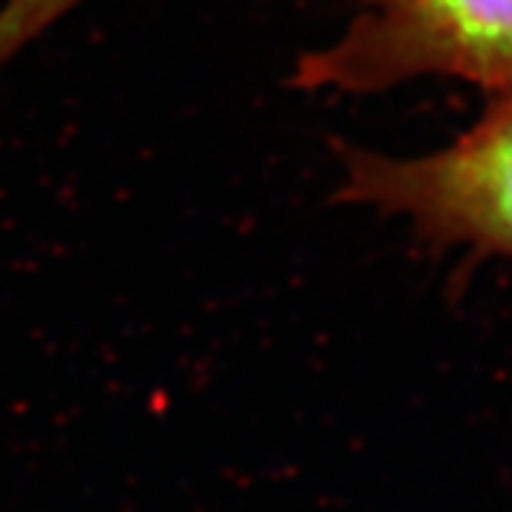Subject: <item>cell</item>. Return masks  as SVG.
<instances>
[{"label": "cell", "instance_id": "6da1fadb", "mask_svg": "<svg viewBox=\"0 0 512 512\" xmlns=\"http://www.w3.org/2000/svg\"><path fill=\"white\" fill-rule=\"evenodd\" d=\"M424 77L512 97V0H362L339 35L296 60L291 86L379 94Z\"/></svg>", "mask_w": 512, "mask_h": 512}, {"label": "cell", "instance_id": "3957f363", "mask_svg": "<svg viewBox=\"0 0 512 512\" xmlns=\"http://www.w3.org/2000/svg\"><path fill=\"white\" fill-rule=\"evenodd\" d=\"M86 0H6L0 6V69Z\"/></svg>", "mask_w": 512, "mask_h": 512}, {"label": "cell", "instance_id": "7a4b0ae2", "mask_svg": "<svg viewBox=\"0 0 512 512\" xmlns=\"http://www.w3.org/2000/svg\"><path fill=\"white\" fill-rule=\"evenodd\" d=\"M336 200L410 222L419 242L512 259V97H495L450 146L416 157L342 151Z\"/></svg>", "mask_w": 512, "mask_h": 512}]
</instances>
